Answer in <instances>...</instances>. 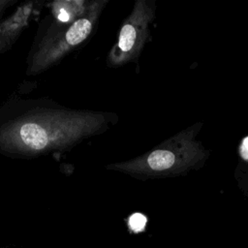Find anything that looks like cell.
<instances>
[{
	"instance_id": "cell-8",
	"label": "cell",
	"mask_w": 248,
	"mask_h": 248,
	"mask_svg": "<svg viewBox=\"0 0 248 248\" xmlns=\"http://www.w3.org/2000/svg\"><path fill=\"white\" fill-rule=\"evenodd\" d=\"M16 2V0H0V16L2 15V13L9 8L10 6H12L13 4H15Z\"/></svg>"
},
{
	"instance_id": "cell-2",
	"label": "cell",
	"mask_w": 248,
	"mask_h": 248,
	"mask_svg": "<svg viewBox=\"0 0 248 248\" xmlns=\"http://www.w3.org/2000/svg\"><path fill=\"white\" fill-rule=\"evenodd\" d=\"M107 3L108 0L90 1L79 18L44 37L30 57L27 75L35 76L46 71L83 44L97 27Z\"/></svg>"
},
{
	"instance_id": "cell-5",
	"label": "cell",
	"mask_w": 248,
	"mask_h": 248,
	"mask_svg": "<svg viewBox=\"0 0 248 248\" xmlns=\"http://www.w3.org/2000/svg\"><path fill=\"white\" fill-rule=\"evenodd\" d=\"M87 1H55L51 4L52 14L58 21L70 24L79 18L86 11Z\"/></svg>"
},
{
	"instance_id": "cell-7",
	"label": "cell",
	"mask_w": 248,
	"mask_h": 248,
	"mask_svg": "<svg viewBox=\"0 0 248 248\" xmlns=\"http://www.w3.org/2000/svg\"><path fill=\"white\" fill-rule=\"evenodd\" d=\"M240 155L243 159L248 160V137H246L243 140L242 143L240 145V149H239Z\"/></svg>"
},
{
	"instance_id": "cell-4",
	"label": "cell",
	"mask_w": 248,
	"mask_h": 248,
	"mask_svg": "<svg viewBox=\"0 0 248 248\" xmlns=\"http://www.w3.org/2000/svg\"><path fill=\"white\" fill-rule=\"evenodd\" d=\"M37 2H25L16 12L0 23V40L8 49L17 40L20 33L27 27L29 20L36 10Z\"/></svg>"
},
{
	"instance_id": "cell-6",
	"label": "cell",
	"mask_w": 248,
	"mask_h": 248,
	"mask_svg": "<svg viewBox=\"0 0 248 248\" xmlns=\"http://www.w3.org/2000/svg\"><path fill=\"white\" fill-rule=\"evenodd\" d=\"M130 223H131V226L133 227L134 230L140 231L144 227V225L146 223V218L143 215H141L140 213H137V214H134L131 217V222Z\"/></svg>"
},
{
	"instance_id": "cell-1",
	"label": "cell",
	"mask_w": 248,
	"mask_h": 248,
	"mask_svg": "<svg viewBox=\"0 0 248 248\" xmlns=\"http://www.w3.org/2000/svg\"><path fill=\"white\" fill-rule=\"evenodd\" d=\"M116 114L20 100L0 108V153L30 158L74 147L105 132Z\"/></svg>"
},
{
	"instance_id": "cell-9",
	"label": "cell",
	"mask_w": 248,
	"mask_h": 248,
	"mask_svg": "<svg viewBox=\"0 0 248 248\" xmlns=\"http://www.w3.org/2000/svg\"><path fill=\"white\" fill-rule=\"evenodd\" d=\"M5 50H6V48H5L4 45L2 44V42H1V40H0V53L3 52V51H5Z\"/></svg>"
},
{
	"instance_id": "cell-3",
	"label": "cell",
	"mask_w": 248,
	"mask_h": 248,
	"mask_svg": "<svg viewBox=\"0 0 248 248\" xmlns=\"http://www.w3.org/2000/svg\"><path fill=\"white\" fill-rule=\"evenodd\" d=\"M153 12L143 0L135 3L132 13L119 28L117 40L110 48L107 63L109 67L123 66L135 60L148 36V23Z\"/></svg>"
}]
</instances>
